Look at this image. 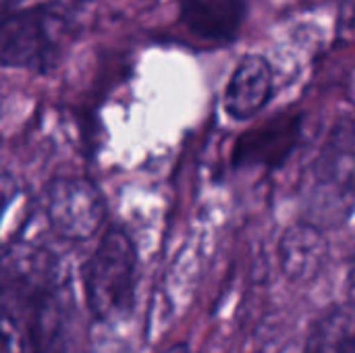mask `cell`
Masks as SVG:
<instances>
[{
    "mask_svg": "<svg viewBox=\"0 0 355 353\" xmlns=\"http://www.w3.org/2000/svg\"><path fill=\"white\" fill-rule=\"evenodd\" d=\"M75 314L64 260L46 246L10 241L2 254L4 353H71Z\"/></svg>",
    "mask_w": 355,
    "mask_h": 353,
    "instance_id": "cell-1",
    "label": "cell"
},
{
    "mask_svg": "<svg viewBox=\"0 0 355 353\" xmlns=\"http://www.w3.org/2000/svg\"><path fill=\"white\" fill-rule=\"evenodd\" d=\"M137 266V248L131 235L119 225L106 227L81 266L83 302L94 322L112 325L133 312Z\"/></svg>",
    "mask_w": 355,
    "mask_h": 353,
    "instance_id": "cell-2",
    "label": "cell"
},
{
    "mask_svg": "<svg viewBox=\"0 0 355 353\" xmlns=\"http://www.w3.org/2000/svg\"><path fill=\"white\" fill-rule=\"evenodd\" d=\"M71 35V19L54 4L6 10L0 27V62L6 69L48 75L60 62Z\"/></svg>",
    "mask_w": 355,
    "mask_h": 353,
    "instance_id": "cell-3",
    "label": "cell"
},
{
    "mask_svg": "<svg viewBox=\"0 0 355 353\" xmlns=\"http://www.w3.org/2000/svg\"><path fill=\"white\" fill-rule=\"evenodd\" d=\"M306 221L320 229L345 225L355 212V123L331 131L306 181Z\"/></svg>",
    "mask_w": 355,
    "mask_h": 353,
    "instance_id": "cell-4",
    "label": "cell"
},
{
    "mask_svg": "<svg viewBox=\"0 0 355 353\" xmlns=\"http://www.w3.org/2000/svg\"><path fill=\"white\" fill-rule=\"evenodd\" d=\"M44 210L50 229L71 243L96 237L106 218L102 191L83 177H58L46 187Z\"/></svg>",
    "mask_w": 355,
    "mask_h": 353,
    "instance_id": "cell-5",
    "label": "cell"
},
{
    "mask_svg": "<svg viewBox=\"0 0 355 353\" xmlns=\"http://www.w3.org/2000/svg\"><path fill=\"white\" fill-rule=\"evenodd\" d=\"M306 114L281 112L243 131L231 152L235 169H281L302 141Z\"/></svg>",
    "mask_w": 355,
    "mask_h": 353,
    "instance_id": "cell-6",
    "label": "cell"
},
{
    "mask_svg": "<svg viewBox=\"0 0 355 353\" xmlns=\"http://www.w3.org/2000/svg\"><path fill=\"white\" fill-rule=\"evenodd\" d=\"M275 96V71L266 56L245 54L233 69L225 92L223 110L233 121H250L260 114Z\"/></svg>",
    "mask_w": 355,
    "mask_h": 353,
    "instance_id": "cell-7",
    "label": "cell"
},
{
    "mask_svg": "<svg viewBox=\"0 0 355 353\" xmlns=\"http://www.w3.org/2000/svg\"><path fill=\"white\" fill-rule=\"evenodd\" d=\"M331 246L324 229L302 218L293 223L279 241V266L287 281L306 285L318 279L329 262Z\"/></svg>",
    "mask_w": 355,
    "mask_h": 353,
    "instance_id": "cell-8",
    "label": "cell"
},
{
    "mask_svg": "<svg viewBox=\"0 0 355 353\" xmlns=\"http://www.w3.org/2000/svg\"><path fill=\"white\" fill-rule=\"evenodd\" d=\"M179 23L202 42L231 44L239 35L248 0H179Z\"/></svg>",
    "mask_w": 355,
    "mask_h": 353,
    "instance_id": "cell-9",
    "label": "cell"
},
{
    "mask_svg": "<svg viewBox=\"0 0 355 353\" xmlns=\"http://www.w3.org/2000/svg\"><path fill=\"white\" fill-rule=\"evenodd\" d=\"M304 353H355V302L320 314L306 339Z\"/></svg>",
    "mask_w": 355,
    "mask_h": 353,
    "instance_id": "cell-10",
    "label": "cell"
},
{
    "mask_svg": "<svg viewBox=\"0 0 355 353\" xmlns=\"http://www.w3.org/2000/svg\"><path fill=\"white\" fill-rule=\"evenodd\" d=\"M158 353H191V347L185 341H175L171 345H164Z\"/></svg>",
    "mask_w": 355,
    "mask_h": 353,
    "instance_id": "cell-11",
    "label": "cell"
},
{
    "mask_svg": "<svg viewBox=\"0 0 355 353\" xmlns=\"http://www.w3.org/2000/svg\"><path fill=\"white\" fill-rule=\"evenodd\" d=\"M347 281L352 285V289H355V254L352 258V264H349V275H347Z\"/></svg>",
    "mask_w": 355,
    "mask_h": 353,
    "instance_id": "cell-12",
    "label": "cell"
}]
</instances>
